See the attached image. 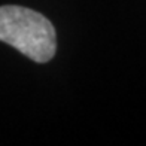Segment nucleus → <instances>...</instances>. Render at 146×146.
I'll list each match as a JSON object with an SVG mask.
<instances>
[{"label": "nucleus", "mask_w": 146, "mask_h": 146, "mask_svg": "<svg viewBox=\"0 0 146 146\" xmlns=\"http://www.w3.org/2000/svg\"><path fill=\"white\" fill-rule=\"evenodd\" d=\"M0 42L14 46L36 63L55 55L57 33L42 14L23 6H0Z\"/></svg>", "instance_id": "1"}]
</instances>
